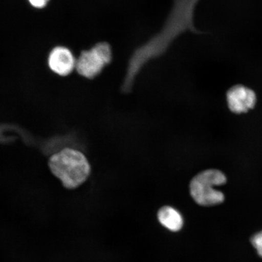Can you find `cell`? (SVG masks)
Listing matches in <instances>:
<instances>
[{
    "label": "cell",
    "mask_w": 262,
    "mask_h": 262,
    "mask_svg": "<svg viewBox=\"0 0 262 262\" xmlns=\"http://www.w3.org/2000/svg\"><path fill=\"white\" fill-rule=\"evenodd\" d=\"M49 168L66 189H75L83 184L91 174V167L80 150L65 147L49 159Z\"/></svg>",
    "instance_id": "obj_1"
},
{
    "label": "cell",
    "mask_w": 262,
    "mask_h": 262,
    "mask_svg": "<svg viewBox=\"0 0 262 262\" xmlns=\"http://www.w3.org/2000/svg\"><path fill=\"white\" fill-rule=\"evenodd\" d=\"M227 182V177L220 170L206 169L199 173L191 180L189 184L190 194L199 205H220L224 202L225 195L215 187L224 185Z\"/></svg>",
    "instance_id": "obj_2"
},
{
    "label": "cell",
    "mask_w": 262,
    "mask_h": 262,
    "mask_svg": "<svg viewBox=\"0 0 262 262\" xmlns=\"http://www.w3.org/2000/svg\"><path fill=\"white\" fill-rule=\"evenodd\" d=\"M112 55L109 44L98 42L88 50L81 52L77 58L75 71L82 77L93 79L111 63Z\"/></svg>",
    "instance_id": "obj_3"
},
{
    "label": "cell",
    "mask_w": 262,
    "mask_h": 262,
    "mask_svg": "<svg viewBox=\"0 0 262 262\" xmlns=\"http://www.w3.org/2000/svg\"><path fill=\"white\" fill-rule=\"evenodd\" d=\"M229 110L235 114L247 113L254 109L257 96L253 88L243 83H237L229 88L227 93Z\"/></svg>",
    "instance_id": "obj_4"
},
{
    "label": "cell",
    "mask_w": 262,
    "mask_h": 262,
    "mask_svg": "<svg viewBox=\"0 0 262 262\" xmlns=\"http://www.w3.org/2000/svg\"><path fill=\"white\" fill-rule=\"evenodd\" d=\"M76 61L77 58L70 49L63 46H57L49 52L48 65L52 73L64 77L75 70Z\"/></svg>",
    "instance_id": "obj_5"
},
{
    "label": "cell",
    "mask_w": 262,
    "mask_h": 262,
    "mask_svg": "<svg viewBox=\"0 0 262 262\" xmlns=\"http://www.w3.org/2000/svg\"><path fill=\"white\" fill-rule=\"evenodd\" d=\"M157 216L160 224L170 231H179L183 227L182 215L171 206H166L160 208Z\"/></svg>",
    "instance_id": "obj_6"
},
{
    "label": "cell",
    "mask_w": 262,
    "mask_h": 262,
    "mask_svg": "<svg viewBox=\"0 0 262 262\" xmlns=\"http://www.w3.org/2000/svg\"><path fill=\"white\" fill-rule=\"evenodd\" d=\"M252 243L257 253L262 257V231L258 232L252 239Z\"/></svg>",
    "instance_id": "obj_7"
},
{
    "label": "cell",
    "mask_w": 262,
    "mask_h": 262,
    "mask_svg": "<svg viewBox=\"0 0 262 262\" xmlns=\"http://www.w3.org/2000/svg\"><path fill=\"white\" fill-rule=\"evenodd\" d=\"M32 8L37 9H42L47 7L50 0H28Z\"/></svg>",
    "instance_id": "obj_8"
}]
</instances>
